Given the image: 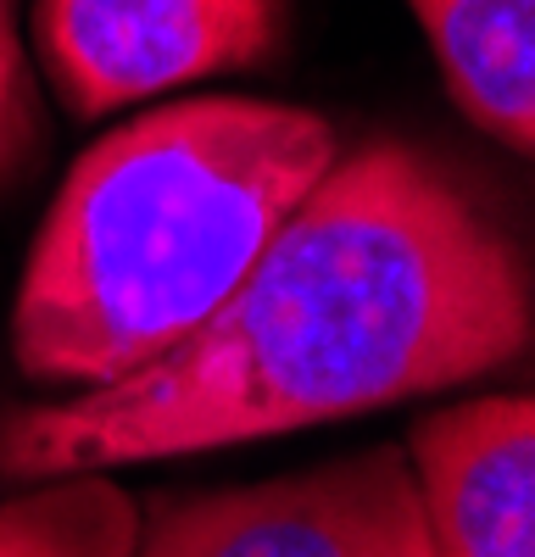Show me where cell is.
<instances>
[{"label": "cell", "instance_id": "7a4b0ae2", "mask_svg": "<svg viewBox=\"0 0 535 557\" xmlns=\"http://www.w3.org/2000/svg\"><path fill=\"white\" fill-rule=\"evenodd\" d=\"M329 162L324 117L268 101H185L112 128L34 240L17 362L96 391L185 346Z\"/></svg>", "mask_w": 535, "mask_h": 557}, {"label": "cell", "instance_id": "277c9868", "mask_svg": "<svg viewBox=\"0 0 535 557\" xmlns=\"http://www.w3.org/2000/svg\"><path fill=\"white\" fill-rule=\"evenodd\" d=\"M419 513L401 451H369L319 474L201 496L134 541V557H385Z\"/></svg>", "mask_w": 535, "mask_h": 557}, {"label": "cell", "instance_id": "5b68a950", "mask_svg": "<svg viewBox=\"0 0 535 557\" xmlns=\"http://www.w3.org/2000/svg\"><path fill=\"white\" fill-rule=\"evenodd\" d=\"M435 557H535V396H485L413 435Z\"/></svg>", "mask_w": 535, "mask_h": 557}, {"label": "cell", "instance_id": "8992f818", "mask_svg": "<svg viewBox=\"0 0 535 557\" xmlns=\"http://www.w3.org/2000/svg\"><path fill=\"white\" fill-rule=\"evenodd\" d=\"M408 7L419 12L458 107L508 146L535 151V0H408Z\"/></svg>", "mask_w": 535, "mask_h": 557}, {"label": "cell", "instance_id": "52a82bcc", "mask_svg": "<svg viewBox=\"0 0 535 557\" xmlns=\"http://www.w3.org/2000/svg\"><path fill=\"white\" fill-rule=\"evenodd\" d=\"M0 507V557H134L140 513L101 469Z\"/></svg>", "mask_w": 535, "mask_h": 557}, {"label": "cell", "instance_id": "ba28073f", "mask_svg": "<svg viewBox=\"0 0 535 557\" xmlns=\"http://www.w3.org/2000/svg\"><path fill=\"white\" fill-rule=\"evenodd\" d=\"M34 139V101H28V73L12 28V0H0V178H7Z\"/></svg>", "mask_w": 535, "mask_h": 557}, {"label": "cell", "instance_id": "6da1fadb", "mask_svg": "<svg viewBox=\"0 0 535 557\" xmlns=\"http://www.w3.org/2000/svg\"><path fill=\"white\" fill-rule=\"evenodd\" d=\"M530 341V273L435 157H335L201 330L117 385L0 424V474L57 480L285 435L490 374Z\"/></svg>", "mask_w": 535, "mask_h": 557}, {"label": "cell", "instance_id": "9c48e42d", "mask_svg": "<svg viewBox=\"0 0 535 557\" xmlns=\"http://www.w3.org/2000/svg\"><path fill=\"white\" fill-rule=\"evenodd\" d=\"M385 557H435V546H430V530H424V507L408 519V530L396 535V546L385 552Z\"/></svg>", "mask_w": 535, "mask_h": 557}, {"label": "cell", "instance_id": "3957f363", "mask_svg": "<svg viewBox=\"0 0 535 557\" xmlns=\"http://www.w3.org/2000/svg\"><path fill=\"white\" fill-rule=\"evenodd\" d=\"M279 39V0H39V45L73 112L251 67Z\"/></svg>", "mask_w": 535, "mask_h": 557}]
</instances>
